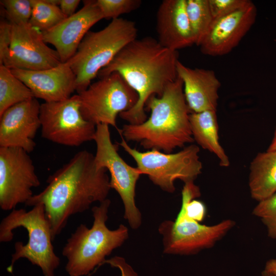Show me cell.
Here are the masks:
<instances>
[{
  "instance_id": "6da1fadb",
  "label": "cell",
  "mask_w": 276,
  "mask_h": 276,
  "mask_svg": "<svg viewBox=\"0 0 276 276\" xmlns=\"http://www.w3.org/2000/svg\"><path fill=\"white\" fill-rule=\"evenodd\" d=\"M47 181L45 188L25 204H43L53 240L72 215L84 212L94 202H103L111 189L107 170L97 167L95 155L86 150L77 153Z\"/></svg>"
},
{
  "instance_id": "7a4b0ae2",
  "label": "cell",
  "mask_w": 276,
  "mask_h": 276,
  "mask_svg": "<svg viewBox=\"0 0 276 276\" xmlns=\"http://www.w3.org/2000/svg\"><path fill=\"white\" fill-rule=\"evenodd\" d=\"M178 57L177 51L164 47L151 37L136 38L100 71L99 78L118 73L138 95L136 105L119 114L122 119L133 125L147 119L145 105L148 100L153 95L160 97L178 77Z\"/></svg>"
},
{
  "instance_id": "3957f363",
  "label": "cell",
  "mask_w": 276,
  "mask_h": 276,
  "mask_svg": "<svg viewBox=\"0 0 276 276\" xmlns=\"http://www.w3.org/2000/svg\"><path fill=\"white\" fill-rule=\"evenodd\" d=\"M150 117L138 125L125 124L118 131L126 142H137L147 150L171 153L194 141L191 128L190 111L183 85L178 76L160 97L152 96L145 105Z\"/></svg>"
},
{
  "instance_id": "277c9868",
  "label": "cell",
  "mask_w": 276,
  "mask_h": 276,
  "mask_svg": "<svg viewBox=\"0 0 276 276\" xmlns=\"http://www.w3.org/2000/svg\"><path fill=\"white\" fill-rule=\"evenodd\" d=\"M111 201L109 199L91 209L94 221L90 228L80 224L63 247L62 255L67 259L65 270L70 276L88 274L106 257L120 247L129 237L128 229L121 224L111 230L106 222Z\"/></svg>"
},
{
  "instance_id": "5b68a950",
  "label": "cell",
  "mask_w": 276,
  "mask_h": 276,
  "mask_svg": "<svg viewBox=\"0 0 276 276\" xmlns=\"http://www.w3.org/2000/svg\"><path fill=\"white\" fill-rule=\"evenodd\" d=\"M19 227L27 229L28 241L26 244L20 241L15 242L11 264L7 270L12 273L16 261L25 258L40 267L43 276H55L60 259L54 250L51 226L43 204L38 203L29 211L23 209L12 210L0 223V242L11 241L13 231Z\"/></svg>"
},
{
  "instance_id": "8992f818",
  "label": "cell",
  "mask_w": 276,
  "mask_h": 276,
  "mask_svg": "<svg viewBox=\"0 0 276 276\" xmlns=\"http://www.w3.org/2000/svg\"><path fill=\"white\" fill-rule=\"evenodd\" d=\"M137 35L134 22L122 18L112 19L101 30L88 31L75 54L67 61L76 77L77 93L86 89L100 71L136 39Z\"/></svg>"
},
{
  "instance_id": "52a82bcc",
  "label": "cell",
  "mask_w": 276,
  "mask_h": 276,
  "mask_svg": "<svg viewBox=\"0 0 276 276\" xmlns=\"http://www.w3.org/2000/svg\"><path fill=\"white\" fill-rule=\"evenodd\" d=\"M118 144L135 160L141 174L147 175L154 185L165 192H175L176 180L184 183L194 182L201 173L199 148L196 145H190L176 153H167L155 149L141 152L129 146L122 137Z\"/></svg>"
},
{
  "instance_id": "ba28073f",
  "label": "cell",
  "mask_w": 276,
  "mask_h": 276,
  "mask_svg": "<svg viewBox=\"0 0 276 276\" xmlns=\"http://www.w3.org/2000/svg\"><path fill=\"white\" fill-rule=\"evenodd\" d=\"M77 94L86 120L96 126L105 124L117 128L118 115L132 108L139 99L137 93L117 72L100 78Z\"/></svg>"
},
{
  "instance_id": "9c48e42d",
  "label": "cell",
  "mask_w": 276,
  "mask_h": 276,
  "mask_svg": "<svg viewBox=\"0 0 276 276\" xmlns=\"http://www.w3.org/2000/svg\"><path fill=\"white\" fill-rule=\"evenodd\" d=\"M94 141L96 145L97 167L109 171L111 188L119 194L124 204V218L131 228H139L142 224V215L136 205L135 196L136 185L142 174L136 167L129 165L120 156L119 145L112 143L108 125L96 126Z\"/></svg>"
},
{
  "instance_id": "30bf717a",
  "label": "cell",
  "mask_w": 276,
  "mask_h": 276,
  "mask_svg": "<svg viewBox=\"0 0 276 276\" xmlns=\"http://www.w3.org/2000/svg\"><path fill=\"white\" fill-rule=\"evenodd\" d=\"M40 119L41 136L49 141L78 147L94 141L96 126L83 118L78 94L63 100L41 104Z\"/></svg>"
},
{
  "instance_id": "8fae6325",
  "label": "cell",
  "mask_w": 276,
  "mask_h": 276,
  "mask_svg": "<svg viewBox=\"0 0 276 276\" xmlns=\"http://www.w3.org/2000/svg\"><path fill=\"white\" fill-rule=\"evenodd\" d=\"M235 225L231 219L212 225L202 224L187 217L180 208L175 220L163 221L158 231L163 237L164 253L191 255L213 247Z\"/></svg>"
},
{
  "instance_id": "7c38bea8",
  "label": "cell",
  "mask_w": 276,
  "mask_h": 276,
  "mask_svg": "<svg viewBox=\"0 0 276 276\" xmlns=\"http://www.w3.org/2000/svg\"><path fill=\"white\" fill-rule=\"evenodd\" d=\"M40 182L29 153L18 148L0 147V207L4 211L26 204L32 188Z\"/></svg>"
},
{
  "instance_id": "4fadbf2b",
  "label": "cell",
  "mask_w": 276,
  "mask_h": 276,
  "mask_svg": "<svg viewBox=\"0 0 276 276\" xmlns=\"http://www.w3.org/2000/svg\"><path fill=\"white\" fill-rule=\"evenodd\" d=\"M46 43L42 32L29 23L12 24L11 44L0 65L31 71L54 67L62 62L57 51Z\"/></svg>"
},
{
  "instance_id": "5bb4252c",
  "label": "cell",
  "mask_w": 276,
  "mask_h": 276,
  "mask_svg": "<svg viewBox=\"0 0 276 276\" xmlns=\"http://www.w3.org/2000/svg\"><path fill=\"white\" fill-rule=\"evenodd\" d=\"M257 14L256 7L250 1L240 8L213 19L199 45L207 55L222 56L235 48L254 25Z\"/></svg>"
},
{
  "instance_id": "9a60e30c",
  "label": "cell",
  "mask_w": 276,
  "mask_h": 276,
  "mask_svg": "<svg viewBox=\"0 0 276 276\" xmlns=\"http://www.w3.org/2000/svg\"><path fill=\"white\" fill-rule=\"evenodd\" d=\"M40 105L33 98L9 107L0 116V147L18 148L29 153L34 150V139L41 128Z\"/></svg>"
},
{
  "instance_id": "2e32d148",
  "label": "cell",
  "mask_w": 276,
  "mask_h": 276,
  "mask_svg": "<svg viewBox=\"0 0 276 276\" xmlns=\"http://www.w3.org/2000/svg\"><path fill=\"white\" fill-rule=\"evenodd\" d=\"M102 19L97 1H84L80 10L42 32L43 40L55 48L62 63L66 62L75 54L90 28Z\"/></svg>"
},
{
  "instance_id": "e0dca14e",
  "label": "cell",
  "mask_w": 276,
  "mask_h": 276,
  "mask_svg": "<svg viewBox=\"0 0 276 276\" xmlns=\"http://www.w3.org/2000/svg\"><path fill=\"white\" fill-rule=\"evenodd\" d=\"M32 91L34 98L44 102L66 99L76 88V77L66 62L45 70L10 69Z\"/></svg>"
},
{
  "instance_id": "ac0fdd59",
  "label": "cell",
  "mask_w": 276,
  "mask_h": 276,
  "mask_svg": "<svg viewBox=\"0 0 276 276\" xmlns=\"http://www.w3.org/2000/svg\"><path fill=\"white\" fill-rule=\"evenodd\" d=\"M158 42L164 47L177 51L195 44L188 20L186 0H164L156 13Z\"/></svg>"
},
{
  "instance_id": "d6986e66",
  "label": "cell",
  "mask_w": 276,
  "mask_h": 276,
  "mask_svg": "<svg viewBox=\"0 0 276 276\" xmlns=\"http://www.w3.org/2000/svg\"><path fill=\"white\" fill-rule=\"evenodd\" d=\"M177 72L182 81L185 99L191 113L217 111L221 83L213 71L192 68L178 61Z\"/></svg>"
},
{
  "instance_id": "ffe728a7",
  "label": "cell",
  "mask_w": 276,
  "mask_h": 276,
  "mask_svg": "<svg viewBox=\"0 0 276 276\" xmlns=\"http://www.w3.org/2000/svg\"><path fill=\"white\" fill-rule=\"evenodd\" d=\"M189 119L194 141L202 148L214 154L220 166L228 167L229 158L219 141L217 111L192 112Z\"/></svg>"
},
{
  "instance_id": "44dd1931",
  "label": "cell",
  "mask_w": 276,
  "mask_h": 276,
  "mask_svg": "<svg viewBox=\"0 0 276 276\" xmlns=\"http://www.w3.org/2000/svg\"><path fill=\"white\" fill-rule=\"evenodd\" d=\"M248 186L258 202L276 192V150L258 153L250 165Z\"/></svg>"
},
{
  "instance_id": "7402d4cb",
  "label": "cell",
  "mask_w": 276,
  "mask_h": 276,
  "mask_svg": "<svg viewBox=\"0 0 276 276\" xmlns=\"http://www.w3.org/2000/svg\"><path fill=\"white\" fill-rule=\"evenodd\" d=\"M33 98L31 90L11 70L0 65V116L9 107Z\"/></svg>"
},
{
  "instance_id": "603a6c76",
  "label": "cell",
  "mask_w": 276,
  "mask_h": 276,
  "mask_svg": "<svg viewBox=\"0 0 276 276\" xmlns=\"http://www.w3.org/2000/svg\"><path fill=\"white\" fill-rule=\"evenodd\" d=\"M186 8L195 44L199 46L213 20L209 0H186Z\"/></svg>"
},
{
  "instance_id": "cb8c5ba5",
  "label": "cell",
  "mask_w": 276,
  "mask_h": 276,
  "mask_svg": "<svg viewBox=\"0 0 276 276\" xmlns=\"http://www.w3.org/2000/svg\"><path fill=\"white\" fill-rule=\"evenodd\" d=\"M32 14L29 24L41 32L56 26L67 17L59 6L48 0H31Z\"/></svg>"
},
{
  "instance_id": "d4e9b609",
  "label": "cell",
  "mask_w": 276,
  "mask_h": 276,
  "mask_svg": "<svg viewBox=\"0 0 276 276\" xmlns=\"http://www.w3.org/2000/svg\"><path fill=\"white\" fill-rule=\"evenodd\" d=\"M252 214L266 226L268 237L276 240V192L259 201Z\"/></svg>"
},
{
  "instance_id": "484cf974",
  "label": "cell",
  "mask_w": 276,
  "mask_h": 276,
  "mask_svg": "<svg viewBox=\"0 0 276 276\" xmlns=\"http://www.w3.org/2000/svg\"><path fill=\"white\" fill-rule=\"evenodd\" d=\"M8 20L13 25L29 22L32 14L31 0H3L1 1Z\"/></svg>"
},
{
  "instance_id": "4316f807",
  "label": "cell",
  "mask_w": 276,
  "mask_h": 276,
  "mask_svg": "<svg viewBox=\"0 0 276 276\" xmlns=\"http://www.w3.org/2000/svg\"><path fill=\"white\" fill-rule=\"evenodd\" d=\"M103 18L112 20L122 14L130 13L140 7V0H96Z\"/></svg>"
},
{
  "instance_id": "83f0119b",
  "label": "cell",
  "mask_w": 276,
  "mask_h": 276,
  "mask_svg": "<svg viewBox=\"0 0 276 276\" xmlns=\"http://www.w3.org/2000/svg\"><path fill=\"white\" fill-rule=\"evenodd\" d=\"M248 2L249 0H209L213 19L233 12Z\"/></svg>"
},
{
  "instance_id": "f1b7e54d",
  "label": "cell",
  "mask_w": 276,
  "mask_h": 276,
  "mask_svg": "<svg viewBox=\"0 0 276 276\" xmlns=\"http://www.w3.org/2000/svg\"><path fill=\"white\" fill-rule=\"evenodd\" d=\"M12 40V24L6 20L0 23V64L7 55Z\"/></svg>"
},
{
  "instance_id": "f546056e",
  "label": "cell",
  "mask_w": 276,
  "mask_h": 276,
  "mask_svg": "<svg viewBox=\"0 0 276 276\" xmlns=\"http://www.w3.org/2000/svg\"><path fill=\"white\" fill-rule=\"evenodd\" d=\"M108 264L110 266L118 268L121 272V276H138V274L133 268L126 261L125 259L120 256H114L106 259L103 264Z\"/></svg>"
},
{
  "instance_id": "4dcf8cb0",
  "label": "cell",
  "mask_w": 276,
  "mask_h": 276,
  "mask_svg": "<svg viewBox=\"0 0 276 276\" xmlns=\"http://www.w3.org/2000/svg\"><path fill=\"white\" fill-rule=\"evenodd\" d=\"M80 3L79 0H60L59 7L67 17L75 13V10Z\"/></svg>"
},
{
  "instance_id": "1f68e13d",
  "label": "cell",
  "mask_w": 276,
  "mask_h": 276,
  "mask_svg": "<svg viewBox=\"0 0 276 276\" xmlns=\"http://www.w3.org/2000/svg\"><path fill=\"white\" fill-rule=\"evenodd\" d=\"M264 270L276 276V259L268 260L265 263Z\"/></svg>"
},
{
  "instance_id": "d6a6232c",
  "label": "cell",
  "mask_w": 276,
  "mask_h": 276,
  "mask_svg": "<svg viewBox=\"0 0 276 276\" xmlns=\"http://www.w3.org/2000/svg\"><path fill=\"white\" fill-rule=\"evenodd\" d=\"M267 150L273 151L276 150V127L274 132L273 136Z\"/></svg>"
},
{
  "instance_id": "836d02e7",
  "label": "cell",
  "mask_w": 276,
  "mask_h": 276,
  "mask_svg": "<svg viewBox=\"0 0 276 276\" xmlns=\"http://www.w3.org/2000/svg\"><path fill=\"white\" fill-rule=\"evenodd\" d=\"M261 276H274V275H272V274H271V273H270L269 272H266L265 270H263L261 272Z\"/></svg>"
}]
</instances>
